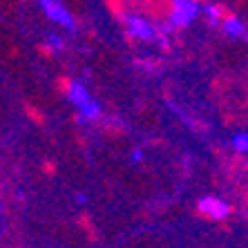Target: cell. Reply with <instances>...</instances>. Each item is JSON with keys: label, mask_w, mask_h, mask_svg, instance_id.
Listing matches in <instances>:
<instances>
[{"label": "cell", "mask_w": 248, "mask_h": 248, "mask_svg": "<svg viewBox=\"0 0 248 248\" xmlns=\"http://www.w3.org/2000/svg\"><path fill=\"white\" fill-rule=\"evenodd\" d=\"M69 98L74 101V105L81 110V116L83 119H90V121H94L98 116V105L94 103L92 98H90V94L85 92V87L81 85V83H72V87H69Z\"/></svg>", "instance_id": "cell-1"}, {"label": "cell", "mask_w": 248, "mask_h": 248, "mask_svg": "<svg viewBox=\"0 0 248 248\" xmlns=\"http://www.w3.org/2000/svg\"><path fill=\"white\" fill-rule=\"evenodd\" d=\"M197 12H199V5L192 0H174L172 12H170V23L174 27H184L197 16Z\"/></svg>", "instance_id": "cell-2"}, {"label": "cell", "mask_w": 248, "mask_h": 248, "mask_svg": "<svg viewBox=\"0 0 248 248\" xmlns=\"http://www.w3.org/2000/svg\"><path fill=\"white\" fill-rule=\"evenodd\" d=\"M231 213V206L224 203L217 197H206L199 202V215H203V219H224Z\"/></svg>", "instance_id": "cell-3"}, {"label": "cell", "mask_w": 248, "mask_h": 248, "mask_svg": "<svg viewBox=\"0 0 248 248\" xmlns=\"http://www.w3.org/2000/svg\"><path fill=\"white\" fill-rule=\"evenodd\" d=\"M41 5H43V9H45V14L52 20H56V23H61V25H65L67 29H72L74 27V23H72V18H69V14H67V9H65L58 0H41Z\"/></svg>", "instance_id": "cell-4"}, {"label": "cell", "mask_w": 248, "mask_h": 248, "mask_svg": "<svg viewBox=\"0 0 248 248\" xmlns=\"http://www.w3.org/2000/svg\"><path fill=\"white\" fill-rule=\"evenodd\" d=\"M123 23H127V36H132V38H143V41H150L152 36H155V29L150 27L148 20L143 18H123Z\"/></svg>", "instance_id": "cell-5"}, {"label": "cell", "mask_w": 248, "mask_h": 248, "mask_svg": "<svg viewBox=\"0 0 248 248\" xmlns=\"http://www.w3.org/2000/svg\"><path fill=\"white\" fill-rule=\"evenodd\" d=\"M224 29L228 31L231 36H244V25L237 20L235 14H231V16L224 20Z\"/></svg>", "instance_id": "cell-6"}, {"label": "cell", "mask_w": 248, "mask_h": 248, "mask_svg": "<svg viewBox=\"0 0 248 248\" xmlns=\"http://www.w3.org/2000/svg\"><path fill=\"white\" fill-rule=\"evenodd\" d=\"M108 9H110V14L116 16L119 20H123V18L127 16V2H123V0H108Z\"/></svg>", "instance_id": "cell-7"}, {"label": "cell", "mask_w": 248, "mask_h": 248, "mask_svg": "<svg viewBox=\"0 0 248 248\" xmlns=\"http://www.w3.org/2000/svg\"><path fill=\"white\" fill-rule=\"evenodd\" d=\"M208 14H210V18H213V20H221V23H224L226 18L231 16V9H228V7H224V5H210L208 7Z\"/></svg>", "instance_id": "cell-8"}, {"label": "cell", "mask_w": 248, "mask_h": 248, "mask_svg": "<svg viewBox=\"0 0 248 248\" xmlns=\"http://www.w3.org/2000/svg\"><path fill=\"white\" fill-rule=\"evenodd\" d=\"M25 112H27V114H29V119H34L36 123H45V116H43V114H38V112H36V108H34V105H25Z\"/></svg>", "instance_id": "cell-9"}, {"label": "cell", "mask_w": 248, "mask_h": 248, "mask_svg": "<svg viewBox=\"0 0 248 248\" xmlns=\"http://www.w3.org/2000/svg\"><path fill=\"white\" fill-rule=\"evenodd\" d=\"M72 83H74V81H69L67 76H61V78L56 81V87H58V90H61L63 94H69V87H72Z\"/></svg>", "instance_id": "cell-10"}, {"label": "cell", "mask_w": 248, "mask_h": 248, "mask_svg": "<svg viewBox=\"0 0 248 248\" xmlns=\"http://www.w3.org/2000/svg\"><path fill=\"white\" fill-rule=\"evenodd\" d=\"M232 143H235V148H237V150H239V152H246V143H248V137H246V134H239V137H235V139H232Z\"/></svg>", "instance_id": "cell-11"}, {"label": "cell", "mask_w": 248, "mask_h": 248, "mask_svg": "<svg viewBox=\"0 0 248 248\" xmlns=\"http://www.w3.org/2000/svg\"><path fill=\"white\" fill-rule=\"evenodd\" d=\"M38 52H41V54H45V56H52V54H54V47L41 45V47H38Z\"/></svg>", "instance_id": "cell-12"}, {"label": "cell", "mask_w": 248, "mask_h": 248, "mask_svg": "<svg viewBox=\"0 0 248 248\" xmlns=\"http://www.w3.org/2000/svg\"><path fill=\"white\" fill-rule=\"evenodd\" d=\"M43 168H45V172H47V174H52V172H54V163H49V161H47Z\"/></svg>", "instance_id": "cell-13"}]
</instances>
